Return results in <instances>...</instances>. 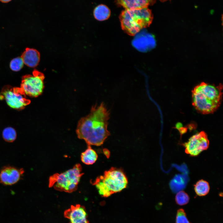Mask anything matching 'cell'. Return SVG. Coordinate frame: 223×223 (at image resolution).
Instances as JSON below:
<instances>
[{
  "label": "cell",
  "instance_id": "6da1fadb",
  "mask_svg": "<svg viewBox=\"0 0 223 223\" xmlns=\"http://www.w3.org/2000/svg\"><path fill=\"white\" fill-rule=\"evenodd\" d=\"M109 115L103 103L93 106L89 114L78 122L76 130L78 138L84 140L87 145L103 144L110 135L107 129Z\"/></svg>",
  "mask_w": 223,
  "mask_h": 223
},
{
  "label": "cell",
  "instance_id": "7a4b0ae2",
  "mask_svg": "<svg viewBox=\"0 0 223 223\" xmlns=\"http://www.w3.org/2000/svg\"><path fill=\"white\" fill-rule=\"evenodd\" d=\"M222 88L221 84L216 86L201 82L192 91V105L198 112L202 114L212 113L221 104Z\"/></svg>",
  "mask_w": 223,
  "mask_h": 223
},
{
  "label": "cell",
  "instance_id": "3957f363",
  "mask_svg": "<svg viewBox=\"0 0 223 223\" xmlns=\"http://www.w3.org/2000/svg\"><path fill=\"white\" fill-rule=\"evenodd\" d=\"M122 30L127 34L134 36L143 28L149 26L153 16L147 8L125 9L119 16Z\"/></svg>",
  "mask_w": 223,
  "mask_h": 223
},
{
  "label": "cell",
  "instance_id": "277c9868",
  "mask_svg": "<svg viewBox=\"0 0 223 223\" xmlns=\"http://www.w3.org/2000/svg\"><path fill=\"white\" fill-rule=\"evenodd\" d=\"M81 165L77 164L72 168L60 173H56L50 177L48 186L56 190L71 193L76 191L81 176Z\"/></svg>",
  "mask_w": 223,
  "mask_h": 223
},
{
  "label": "cell",
  "instance_id": "5b68a950",
  "mask_svg": "<svg viewBox=\"0 0 223 223\" xmlns=\"http://www.w3.org/2000/svg\"><path fill=\"white\" fill-rule=\"evenodd\" d=\"M92 183L111 195L126 188L128 181L122 169L112 167L105 171L103 175L98 177Z\"/></svg>",
  "mask_w": 223,
  "mask_h": 223
},
{
  "label": "cell",
  "instance_id": "8992f818",
  "mask_svg": "<svg viewBox=\"0 0 223 223\" xmlns=\"http://www.w3.org/2000/svg\"><path fill=\"white\" fill-rule=\"evenodd\" d=\"M44 78L43 73L34 70L32 75H26L22 77L20 88L26 95L37 97L43 92Z\"/></svg>",
  "mask_w": 223,
  "mask_h": 223
},
{
  "label": "cell",
  "instance_id": "52a82bcc",
  "mask_svg": "<svg viewBox=\"0 0 223 223\" xmlns=\"http://www.w3.org/2000/svg\"><path fill=\"white\" fill-rule=\"evenodd\" d=\"M0 98L4 99L10 107L17 110L23 109L30 102L20 87H13L10 85L3 87Z\"/></svg>",
  "mask_w": 223,
  "mask_h": 223
},
{
  "label": "cell",
  "instance_id": "ba28073f",
  "mask_svg": "<svg viewBox=\"0 0 223 223\" xmlns=\"http://www.w3.org/2000/svg\"><path fill=\"white\" fill-rule=\"evenodd\" d=\"M183 145L186 153L191 156H196L208 148L209 141L206 133L202 131L190 137Z\"/></svg>",
  "mask_w": 223,
  "mask_h": 223
},
{
  "label": "cell",
  "instance_id": "9c48e42d",
  "mask_svg": "<svg viewBox=\"0 0 223 223\" xmlns=\"http://www.w3.org/2000/svg\"><path fill=\"white\" fill-rule=\"evenodd\" d=\"M24 170L11 166L3 167L0 172V182L5 185H12L22 178Z\"/></svg>",
  "mask_w": 223,
  "mask_h": 223
},
{
  "label": "cell",
  "instance_id": "30bf717a",
  "mask_svg": "<svg viewBox=\"0 0 223 223\" xmlns=\"http://www.w3.org/2000/svg\"><path fill=\"white\" fill-rule=\"evenodd\" d=\"M63 214L70 223H89L85 207L79 204L72 205L64 211Z\"/></svg>",
  "mask_w": 223,
  "mask_h": 223
},
{
  "label": "cell",
  "instance_id": "8fae6325",
  "mask_svg": "<svg viewBox=\"0 0 223 223\" xmlns=\"http://www.w3.org/2000/svg\"><path fill=\"white\" fill-rule=\"evenodd\" d=\"M21 58L24 64L30 68H35L38 64L40 54L36 50L26 48L22 54Z\"/></svg>",
  "mask_w": 223,
  "mask_h": 223
},
{
  "label": "cell",
  "instance_id": "7c38bea8",
  "mask_svg": "<svg viewBox=\"0 0 223 223\" xmlns=\"http://www.w3.org/2000/svg\"><path fill=\"white\" fill-rule=\"evenodd\" d=\"M155 0H116L117 4L125 9H138L153 5Z\"/></svg>",
  "mask_w": 223,
  "mask_h": 223
},
{
  "label": "cell",
  "instance_id": "4fadbf2b",
  "mask_svg": "<svg viewBox=\"0 0 223 223\" xmlns=\"http://www.w3.org/2000/svg\"><path fill=\"white\" fill-rule=\"evenodd\" d=\"M87 146L86 150L81 154V159L82 162L85 164H92L97 160L98 155L90 145Z\"/></svg>",
  "mask_w": 223,
  "mask_h": 223
},
{
  "label": "cell",
  "instance_id": "5bb4252c",
  "mask_svg": "<svg viewBox=\"0 0 223 223\" xmlns=\"http://www.w3.org/2000/svg\"><path fill=\"white\" fill-rule=\"evenodd\" d=\"M110 14L109 9L107 6L103 4L98 5L94 11V18L99 21H103L107 19Z\"/></svg>",
  "mask_w": 223,
  "mask_h": 223
},
{
  "label": "cell",
  "instance_id": "9a60e30c",
  "mask_svg": "<svg viewBox=\"0 0 223 223\" xmlns=\"http://www.w3.org/2000/svg\"><path fill=\"white\" fill-rule=\"evenodd\" d=\"M210 187L208 183L203 180L198 181L194 185V190L196 194L199 196H204L209 192Z\"/></svg>",
  "mask_w": 223,
  "mask_h": 223
},
{
  "label": "cell",
  "instance_id": "2e32d148",
  "mask_svg": "<svg viewBox=\"0 0 223 223\" xmlns=\"http://www.w3.org/2000/svg\"><path fill=\"white\" fill-rule=\"evenodd\" d=\"M2 136L5 141L9 142H12L16 138V132L14 128L11 127H7L2 131Z\"/></svg>",
  "mask_w": 223,
  "mask_h": 223
},
{
  "label": "cell",
  "instance_id": "e0dca14e",
  "mask_svg": "<svg viewBox=\"0 0 223 223\" xmlns=\"http://www.w3.org/2000/svg\"><path fill=\"white\" fill-rule=\"evenodd\" d=\"M190 198L188 195L183 191L178 192L175 196L176 203L179 205H183L187 204L189 201Z\"/></svg>",
  "mask_w": 223,
  "mask_h": 223
},
{
  "label": "cell",
  "instance_id": "ac0fdd59",
  "mask_svg": "<svg viewBox=\"0 0 223 223\" xmlns=\"http://www.w3.org/2000/svg\"><path fill=\"white\" fill-rule=\"evenodd\" d=\"M24 63L21 57H17L13 59L10 64V68L14 71L17 72L20 70L24 66Z\"/></svg>",
  "mask_w": 223,
  "mask_h": 223
},
{
  "label": "cell",
  "instance_id": "d6986e66",
  "mask_svg": "<svg viewBox=\"0 0 223 223\" xmlns=\"http://www.w3.org/2000/svg\"><path fill=\"white\" fill-rule=\"evenodd\" d=\"M176 223H191L187 219L186 214L184 209H179L177 212Z\"/></svg>",
  "mask_w": 223,
  "mask_h": 223
},
{
  "label": "cell",
  "instance_id": "ffe728a7",
  "mask_svg": "<svg viewBox=\"0 0 223 223\" xmlns=\"http://www.w3.org/2000/svg\"><path fill=\"white\" fill-rule=\"evenodd\" d=\"M11 0H0V1L3 3H7Z\"/></svg>",
  "mask_w": 223,
  "mask_h": 223
},
{
  "label": "cell",
  "instance_id": "44dd1931",
  "mask_svg": "<svg viewBox=\"0 0 223 223\" xmlns=\"http://www.w3.org/2000/svg\"><path fill=\"white\" fill-rule=\"evenodd\" d=\"M168 0H160V1L161 2H165Z\"/></svg>",
  "mask_w": 223,
  "mask_h": 223
}]
</instances>
